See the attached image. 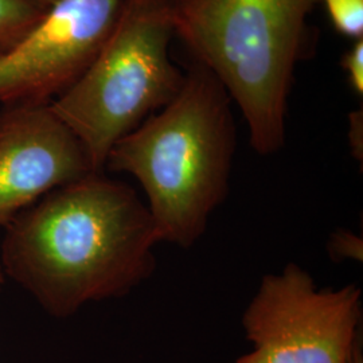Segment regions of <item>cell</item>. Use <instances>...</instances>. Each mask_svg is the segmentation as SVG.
<instances>
[{
  "instance_id": "cell-6",
  "label": "cell",
  "mask_w": 363,
  "mask_h": 363,
  "mask_svg": "<svg viewBox=\"0 0 363 363\" xmlns=\"http://www.w3.org/2000/svg\"><path fill=\"white\" fill-rule=\"evenodd\" d=\"M128 0H60L0 55V103L52 104L96 60Z\"/></svg>"
},
{
  "instance_id": "cell-7",
  "label": "cell",
  "mask_w": 363,
  "mask_h": 363,
  "mask_svg": "<svg viewBox=\"0 0 363 363\" xmlns=\"http://www.w3.org/2000/svg\"><path fill=\"white\" fill-rule=\"evenodd\" d=\"M96 172L76 135L50 104L0 112V226L7 228L40 198Z\"/></svg>"
},
{
  "instance_id": "cell-14",
  "label": "cell",
  "mask_w": 363,
  "mask_h": 363,
  "mask_svg": "<svg viewBox=\"0 0 363 363\" xmlns=\"http://www.w3.org/2000/svg\"><path fill=\"white\" fill-rule=\"evenodd\" d=\"M38 4H40L43 9H46V10H49L50 7H52L55 3H58L60 0H35Z\"/></svg>"
},
{
  "instance_id": "cell-16",
  "label": "cell",
  "mask_w": 363,
  "mask_h": 363,
  "mask_svg": "<svg viewBox=\"0 0 363 363\" xmlns=\"http://www.w3.org/2000/svg\"><path fill=\"white\" fill-rule=\"evenodd\" d=\"M1 272H3V271H1V268H0V281H1Z\"/></svg>"
},
{
  "instance_id": "cell-3",
  "label": "cell",
  "mask_w": 363,
  "mask_h": 363,
  "mask_svg": "<svg viewBox=\"0 0 363 363\" xmlns=\"http://www.w3.org/2000/svg\"><path fill=\"white\" fill-rule=\"evenodd\" d=\"M319 0H171L175 37L220 79L247 123L256 154L286 138L288 99L300 61L313 52L308 23Z\"/></svg>"
},
{
  "instance_id": "cell-11",
  "label": "cell",
  "mask_w": 363,
  "mask_h": 363,
  "mask_svg": "<svg viewBox=\"0 0 363 363\" xmlns=\"http://www.w3.org/2000/svg\"><path fill=\"white\" fill-rule=\"evenodd\" d=\"M328 252L334 261L340 259H362V241L358 240L357 235L339 230L334 234L328 244Z\"/></svg>"
},
{
  "instance_id": "cell-5",
  "label": "cell",
  "mask_w": 363,
  "mask_h": 363,
  "mask_svg": "<svg viewBox=\"0 0 363 363\" xmlns=\"http://www.w3.org/2000/svg\"><path fill=\"white\" fill-rule=\"evenodd\" d=\"M361 320L359 286L319 288L289 262L262 277L241 320L252 350L233 363H349Z\"/></svg>"
},
{
  "instance_id": "cell-2",
  "label": "cell",
  "mask_w": 363,
  "mask_h": 363,
  "mask_svg": "<svg viewBox=\"0 0 363 363\" xmlns=\"http://www.w3.org/2000/svg\"><path fill=\"white\" fill-rule=\"evenodd\" d=\"M232 99L193 62L175 99L123 138L105 169L140 183L160 242L190 249L229 195L237 145Z\"/></svg>"
},
{
  "instance_id": "cell-8",
  "label": "cell",
  "mask_w": 363,
  "mask_h": 363,
  "mask_svg": "<svg viewBox=\"0 0 363 363\" xmlns=\"http://www.w3.org/2000/svg\"><path fill=\"white\" fill-rule=\"evenodd\" d=\"M46 11L35 0H0V55L23 38Z\"/></svg>"
},
{
  "instance_id": "cell-4",
  "label": "cell",
  "mask_w": 363,
  "mask_h": 363,
  "mask_svg": "<svg viewBox=\"0 0 363 363\" xmlns=\"http://www.w3.org/2000/svg\"><path fill=\"white\" fill-rule=\"evenodd\" d=\"M174 37L169 4L128 0L96 60L50 104L96 172L117 142L181 91L186 74L169 57Z\"/></svg>"
},
{
  "instance_id": "cell-9",
  "label": "cell",
  "mask_w": 363,
  "mask_h": 363,
  "mask_svg": "<svg viewBox=\"0 0 363 363\" xmlns=\"http://www.w3.org/2000/svg\"><path fill=\"white\" fill-rule=\"evenodd\" d=\"M334 28L339 34L363 38V0H322Z\"/></svg>"
},
{
  "instance_id": "cell-13",
  "label": "cell",
  "mask_w": 363,
  "mask_h": 363,
  "mask_svg": "<svg viewBox=\"0 0 363 363\" xmlns=\"http://www.w3.org/2000/svg\"><path fill=\"white\" fill-rule=\"evenodd\" d=\"M349 363H363L362 339L357 343L355 349L352 351V355H351Z\"/></svg>"
},
{
  "instance_id": "cell-15",
  "label": "cell",
  "mask_w": 363,
  "mask_h": 363,
  "mask_svg": "<svg viewBox=\"0 0 363 363\" xmlns=\"http://www.w3.org/2000/svg\"><path fill=\"white\" fill-rule=\"evenodd\" d=\"M140 3H148V4H169L171 0H135Z\"/></svg>"
},
{
  "instance_id": "cell-12",
  "label": "cell",
  "mask_w": 363,
  "mask_h": 363,
  "mask_svg": "<svg viewBox=\"0 0 363 363\" xmlns=\"http://www.w3.org/2000/svg\"><path fill=\"white\" fill-rule=\"evenodd\" d=\"M363 113L362 108L349 115V144L354 157L362 162L363 152Z\"/></svg>"
},
{
  "instance_id": "cell-10",
  "label": "cell",
  "mask_w": 363,
  "mask_h": 363,
  "mask_svg": "<svg viewBox=\"0 0 363 363\" xmlns=\"http://www.w3.org/2000/svg\"><path fill=\"white\" fill-rule=\"evenodd\" d=\"M340 66L347 74V79L352 91L363 96V38L355 39L350 49L343 54Z\"/></svg>"
},
{
  "instance_id": "cell-1",
  "label": "cell",
  "mask_w": 363,
  "mask_h": 363,
  "mask_svg": "<svg viewBox=\"0 0 363 363\" xmlns=\"http://www.w3.org/2000/svg\"><path fill=\"white\" fill-rule=\"evenodd\" d=\"M6 229L1 271L57 318L124 296L155 272L160 240L147 205L104 172L52 190Z\"/></svg>"
}]
</instances>
